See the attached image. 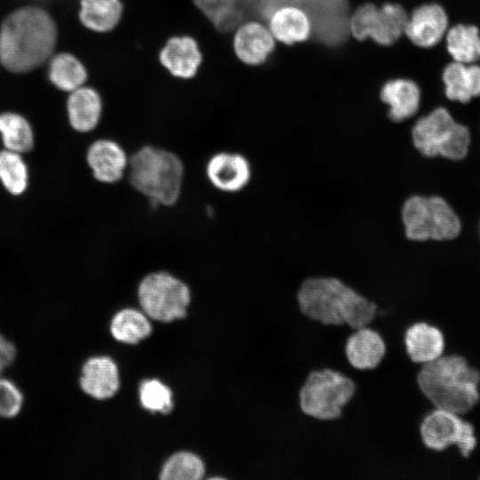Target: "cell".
<instances>
[{"instance_id":"cell-1","label":"cell","mask_w":480,"mask_h":480,"mask_svg":"<svg viewBox=\"0 0 480 480\" xmlns=\"http://www.w3.org/2000/svg\"><path fill=\"white\" fill-rule=\"evenodd\" d=\"M58 39L57 23L46 9L16 8L0 23V67L13 75L30 73L48 62Z\"/></svg>"},{"instance_id":"cell-2","label":"cell","mask_w":480,"mask_h":480,"mask_svg":"<svg viewBox=\"0 0 480 480\" xmlns=\"http://www.w3.org/2000/svg\"><path fill=\"white\" fill-rule=\"evenodd\" d=\"M300 311L324 325H348L353 331L371 325L377 305L341 278L332 275L309 276L296 293Z\"/></svg>"},{"instance_id":"cell-3","label":"cell","mask_w":480,"mask_h":480,"mask_svg":"<svg viewBox=\"0 0 480 480\" xmlns=\"http://www.w3.org/2000/svg\"><path fill=\"white\" fill-rule=\"evenodd\" d=\"M416 382L432 407L460 415L473 409L480 398V372L459 355H443L421 364Z\"/></svg>"},{"instance_id":"cell-4","label":"cell","mask_w":480,"mask_h":480,"mask_svg":"<svg viewBox=\"0 0 480 480\" xmlns=\"http://www.w3.org/2000/svg\"><path fill=\"white\" fill-rule=\"evenodd\" d=\"M126 175L131 187L150 203L171 207L181 196L185 166L175 152L144 145L129 156Z\"/></svg>"},{"instance_id":"cell-5","label":"cell","mask_w":480,"mask_h":480,"mask_svg":"<svg viewBox=\"0 0 480 480\" xmlns=\"http://www.w3.org/2000/svg\"><path fill=\"white\" fill-rule=\"evenodd\" d=\"M401 220L406 238L415 242L452 240L461 230L460 218L438 196L408 197L401 207Z\"/></svg>"},{"instance_id":"cell-6","label":"cell","mask_w":480,"mask_h":480,"mask_svg":"<svg viewBox=\"0 0 480 480\" xmlns=\"http://www.w3.org/2000/svg\"><path fill=\"white\" fill-rule=\"evenodd\" d=\"M355 392L354 380L343 372L329 367L313 370L299 390L300 408L316 420H335Z\"/></svg>"},{"instance_id":"cell-7","label":"cell","mask_w":480,"mask_h":480,"mask_svg":"<svg viewBox=\"0 0 480 480\" xmlns=\"http://www.w3.org/2000/svg\"><path fill=\"white\" fill-rule=\"evenodd\" d=\"M414 148L426 157L463 159L469 148L470 132L442 107L419 118L412 129Z\"/></svg>"},{"instance_id":"cell-8","label":"cell","mask_w":480,"mask_h":480,"mask_svg":"<svg viewBox=\"0 0 480 480\" xmlns=\"http://www.w3.org/2000/svg\"><path fill=\"white\" fill-rule=\"evenodd\" d=\"M295 5L303 10L312 24V36L327 45H337L347 39L349 11L348 0H253L252 12L268 20L278 7Z\"/></svg>"},{"instance_id":"cell-9","label":"cell","mask_w":480,"mask_h":480,"mask_svg":"<svg viewBox=\"0 0 480 480\" xmlns=\"http://www.w3.org/2000/svg\"><path fill=\"white\" fill-rule=\"evenodd\" d=\"M138 299L146 315L161 322L186 316L191 300L188 285L170 272L147 274L138 285Z\"/></svg>"},{"instance_id":"cell-10","label":"cell","mask_w":480,"mask_h":480,"mask_svg":"<svg viewBox=\"0 0 480 480\" xmlns=\"http://www.w3.org/2000/svg\"><path fill=\"white\" fill-rule=\"evenodd\" d=\"M419 434L425 448L434 452L457 445L463 457H468L476 446L473 425L460 414L432 407L422 417Z\"/></svg>"},{"instance_id":"cell-11","label":"cell","mask_w":480,"mask_h":480,"mask_svg":"<svg viewBox=\"0 0 480 480\" xmlns=\"http://www.w3.org/2000/svg\"><path fill=\"white\" fill-rule=\"evenodd\" d=\"M408 14L399 4L377 6L366 3L354 11L348 20L349 34L359 41L372 39L382 46L395 44L403 34Z\"/></svg>"},{"instance_id":"cell-12","label":"cell","mask_w":480,"mask_h":480,"mask_svg":"<svg viewBox=\"0 0 480 480\" xmlns=\"http://www.w3.org/2000/svg\"><path fill=\"white\" fill-rule=\"evenodd\" d=\"M205 176L217 190L236 194L245 188L252 180V165L248 158L232 151H219L212 155L205 164Z\"/></svg>"},{"instance_id":"cell-13","label":"cell","mask_w":480,"mask_h":480,"mask_svg":"<svg viewBox=\"0 0 480 480\" xmlns=\"http://www.w3.org/2000/svg\"><path fill=\"white\" fill-rule=\"evenodd\" d=\"M129 156L116 140L103 138L96 140L89 146L86 163L97 181L116 184L126 175Z\"/></svg>"},{"instance_id":"cell-14","label":"cell","mask_w":480,"mask_h":480,"mask_svg":"<svg viewBox=\"0 0 480 480\" xmlns=\"http://www.w3.org/2000/svg\"><path fill=\"white\" fill-rule=\"evenodd\" d=\"M236 57L244 64L266 62L275 49V38L268 27L260 21H244L236 28L233 40Z\"/></svg>"},{"instance_id":"cell-15","label":"cell","mask_w":480,"mask_h":480,"mask_svg":"<svg viewBox=\"0 0 480 480\" xmlns=\"http://www.w3.org/2000/svg\"><path fill=\"white\" fill-rule=\"evenodd\" d=\"M448 18L437 4H426L415 8L408 16L404 34L419 47L435 46L447 30Z\"/></svg>"},{"instance_id":"cell-16","label":"cell","mask_w":480,"mask_h":480,"mask_svg":"<svg viewBox=\"0 0 480 480\" xmlns=\"http://www.w3.org/2000/svg\"><path fill=\"white\" fill-rule=\"evenodd\" d=\"M386 351L387 346L382 335L370 325L352 331L344 345L347 361L357 371L378 367Z\"/></svg>"},{"instance_id":"cell-17","label":"cell","mask_w":480,"mask_h":480,"mask_svg":"<svg viewBox=\"0 0 480 480\" xmlns=\"http://www.w3.org/2000/svg\"><path fill=\"white\" fill-rule=\"evenodd\" d=\"M404 345L408 358L416 364L433 362L444 355L445 339L436 324L416 321L404 333Z\"/></svg>"},{"instance_id":"cell-18","label":"cell","mask_w":480,"mask_h":480,"mask_svg":"<svg viewBox=\"0 0 480 480\" xmlns=\"http://www.w3.org/2000/svg\"><path fill=\"white\" fill-rule=\"evenodd\" d=\"M163 67L175 77L189 79L195 76L202 62L197 42L188 36L169 38L159 52Z\"/></svg>"},{"instance_id":"cell-19","label":"cell","mask_w":480,"mask_h":480,"mask_svg":"<svg viewBox=\"0 0 480 480\" xmlns=\"http://www.w3.org/2000/svg\"><path fill=\"white\" fill-rule=\"evenodd\" d=\"M380 98L388 106V117L392 122L400 123L418 112L420 105V90L411 79L395 78L382 85Z\"/></svg>"},{"instance_id":"cell-20","label":"cell","mask_w":480,"mask_h":480,"mask_svg":"<svg viewBox=\"0 0 480 480\" xmlns=\"http://www.w3.org/2000/svg\"><path fill=\"white\" fill-rule=\"evenodd\" d=\"M267 20L275 40L284 44L302 43L312 36L310 19L295 5L285 4L276 8Z\"/></svg>"},{"instance_id":"cell-21","label":"cell","mask_w":480,"mask_h":480,"mask_svg":"<svg viewBox=\"0 0 480 480\" xmlns=\"http://www.w3.org/2000/svg\"><path fill=\"white\" fill-rule=\"evenodd\" d=\"M81 373V388L95 399L109 398L119 388L118 370L109 357L96 356L88 359Z\"/></svg>"},{"instance_id":"cell-22","label":"cell","mask_w":480,"mask_h":480,"mask_svg":"<svg viewBox=\"0 0 480 480\" xmlns=\"http://www.w3.org/2000/svg\"><path fill=\"white\" fill-rule=\"evenodd\" d=\"M66 108L71 127L79 132H89L100 124L102 100L94 88L83 85L69 92Z\"/></svg>"},{"instance_id":"cell-23","label":"cell","mask_w":480,"mask_h":480,"mask_svg":"<svg viewBox=\"0 0 480 480\" xmlns=\"http://www.w3.org/2000/svg\"><path fill=\"white\" fill-rule=\"evenodd\" d=\"M442 78L445 95L451 100L467 103L480 96L479 66L453 61L444 68Z\"/></svg>"},{"instance_id":"cell-24","label":"cell","mask_w":480,"mask_h":480,"mask_svg":"<svg viewBox=\"0 0 480 480\" xmlns=\"http://www.w3.org/2000/svg\"><path fill=\"white\" fill-rule=\"evenodd\" d=\"M198 10L220 32L236 29L252 12L253 0H192Z\"/></svg>"},{"instance_id":"cell-25","label":"cell","mask_w":480,"mask_h":480,"mask_svg":"<svg viewBox=\"0 0 480 480\" xmlns=\"http://www.w3.org/2000/svg\"><path fill=\"white\" fill-rule=\"evenodd\" d=\"M47 63L49 82L56 89L69 93L84 85L88 77L87 69L73 53L55 52Z\"/></svg>"},{"instance_id":"cell-26","label":"cell","mask_w":480,"mask_h":480,"mask_svg":"<svg viewBox=\"0 0 480 480\" xmlns=\"http://www.w3.org/2000/svg\"><path fill=\"white\" fill-rule=\"evenodd\" d=\"M122 14L121 0H79L78 19L91 31L106 33L113 30Z\"/></svg>"},{"instance_id":"cell-27","label":"cell","mask_w":480,"mask_h":480,"mask_svg":"<svg viewBox=\"0 0 480 480\" xmlns=\"http://www.w3.org/2000/svg\"><path fill=\"white\" fill-rule=\"evenodd\" d=\"M446 46L454 61L470 64L480 59L479 30L473 25L459 24L446 36Z\"/></svg>"},{"instance_id":"cell-28","label":"cell","mask_w":480,"mask_h":480,"mask_svg":"<svg viewBox=\"0 0 480 480\" xmlns=\"http://www.w3.org/2000/svg\"><path fill=\"white\" fill-rule=\"evenodd\" d=\"M0 133L5 149L20 154L29 151L34 145L32 127L20 114L10 111L1 113Z\"/></svg>"},{"instance_id":"cell-29","label":"cell","mask_w":480,"mask_h":480,"mask_svg":"<svg viewBox=\"0 0 480 480\" xmlns=\"http://www.w3.org/2000/svg\"><path fill=\"white\" fill-rule=\"evenodd\" d=\"M110 332L119 341L136 344L151 332V325L141 312L126 308L119 311L113 317Z\"/></svg>"},{"instance_id":"cell-30","label":"cell","mask_w":480,"mask_h":480,"mask_svg":"<svg viewBox=\"0 0 480 480\" xmlns=\"http://www.w3.org/2000/svg\"><path fill=\"white\" fill-rule=\"evenodd\" d=\"M204 474V465L196 455L188 452L173 454L164 463L160 478L163 480H198Z\"/></svg>"},{"instance_id":"cell-31","label":"cell","mask_w":480,"mask_h":480,"mask_svg":"<svg viewBox=\"0 0 480 480\" xmlns=\"http://www.w3.org/2000/svg\"><path fill=\"white\" fill-rule=\"evenodd\" d=\"M0 180L12 195L22 194L28 186V169L20 153L0 152Z\"/></svg>"},{"instance_id":"cell-32","label":"cell","mask_w":480,"mask_h":480,"mask_svg":"<svg viewBox=\"0 0 480 480\" xmlns=\"http://www.w3.org/2000/svg\"><path fill=\"white\" fill-rule=\"evenodd\" d=\"M142 406L151 412L168 413L172 409V392L157 380H144L140 388Z\"/></svg>"},{"instance_id":"cell-33","label":"cell","mask_w":480,"mask_h":480,"mask_svg":"<svg viewBox=\"0 0 480 480\" xmlns=\"http://www.w3.org/2000/svg\"><path fill=\"white\" fill-rule=\"evenodd\" d=\"M23 405V395L11 380L0 377V417L11 419L17 416Z\"/></svg>"},{"instance_id":"cell-34","label":"cell","mask_w":480,"mask_h":480,"mask_svg":"<svg viewBox=\"0 0 480 480\" xmlns=\"http://www.w3.org/2000/svg\"><path fill=\"white\" fill-rule=\"evenodd\" d=\"M16 355L14 344L0 332V366L4 370L11 366L15 361Z\"/></svg>"},{"instance_id":"cell-35","label":"cell","mask_w":480,"mask_h":480,"mask_svg":"<svg viewBox=\"0 0 480 480\" xmlns=\"http://www.w3.org/2000/svg\"><path fill=\"white\" fill-rule=\"evenodd\" d=\"M4 369L0 366V375L3 372Z\"/></svg>"}]
</instances>
